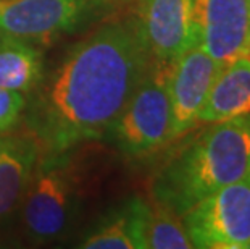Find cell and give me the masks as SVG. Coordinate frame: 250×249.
<instances>
[{
    "mask_svg": "<svg viewBox=\"0 0 250 249\" xmlns=\"http://www.w3.org/2000/svg\"><path fill=\"white\" fill-rule=\"evenodd\" d=\"M152 60L136 18L100 26L71 47L37 84L28 110L44 152L63 154L107 136Z\"/></svg>",
    "mask_w": 250,
    "mask_h": 249,
    "instance_id": "cell-1",
    "label": "cell"
},
{
    "mask_svg": "<svg viewBox=\"0 0 250 249\" xmlns=\"http://www.w3.org/2000/svg\"><path fill=\"white\" fill-rule=\"evenodd\" d=\"M250 173V113L211 123L158 175L155 198L178 215Z\"/></svg>",
    "mask_w": 250,
    "mask_h": 249,
    "instance_id": "cell-2",
    "label": "cell"
},
{
    "mask_svg": "<svg viewBox=\"0 0 250 249\" xmlns=\"http://www.w3.org/2000/svg\"><path fill=\"white\" fill-rule=\"evenodd\" d=\"M171 63L153 58L118 118L111 125L107 136L126 156L142 157L171 141Z\"/></svg>",
    "mask_w": 250,
    "mask_h": 249,
    "instance_id": "cell-3",
    "label": "cell"
},
{
    "mask_svg": "<svg viewBox=\"0 0 250 249\" xmlns=\"http://www.w3.org/2000/svg\"><path fill=\"white\" fill-rule=\"evenodd\" d=\"M76 178L63 154L37 160L21 204L26 230L37 241L65 233L76 210Z\"/></svg>",
    "mask_w": 250,
    "mask_h": 249,
    "instance_id": "cell-4",
    "label": "cell"
},
{
    "mask_svg": "<svg viewBox=\"0 0 250 249\" xmlns=\"http://www.w3.org/2000/svg\"><path fill=\"white\" fill-rule=\"evenodd\" d=\"M183 217L194 248L250 249V173L205 196Z\"/></svg>",
    "mask_w": 250,
    "mask_h": 249,
    "instance_id": "cell-5",
    "label": "cell"
},
{
    "mask_svg": "<svg viewBox=\"0 0 250 249\" xmlns=\"http://www.w3.org/2000/svg\"><path fill=\"white\" fill-rule=\"evenodd\" d=\"M195 44L226 67L250 52V0H192Z\"/></svg>",
    "mask_w": 250,
    "mask_h": 249,
    "instance_id": "cell-6",
    "label": "cell"
},
{
    "mask_svg": "<svg viewBox=\"0 0 250 249\" xmlns=\"http://www.w3.org/2000/svg\"><path fill=\"white\" fill-rule=\"evenodd\" d=\"M92 7V0H3L0 38L50 41L76 29Z\"/></svg>",
    "mask_w": 250,
    "mask_h": 249,
    "instance_id": "cell-7",
    "label": "cell"
},
{
    "mask_svg": "<svg viewBox=\"0 0 250 249\" xmlns=\"http://www.w3.org/2000/svg\"><path fill=\"white\" fill-rule=\"evenodd\" d=\"M221 68L199 45H192L171 63V139L184 136L197 125V116Z\"/></svg>",
    "mask_w": 250,
    "mask_h": 249,
    "instance_id": "cell-8",
    "label": "cell"
},
{
    "mask_svg": "<svg viewBox=\"0 0 250 249\" xmlns=\"http://www.w3.org/2000/svg\"><path fill=\"white\" fill-rule=\"evenodd\" d=\"M136 21L155 60L174 62L197 45L192 0H139Z\"/></svg>",
    "mask_w": 250,
    "mask_h": 249,
    "instance_id": "cell-9",
    "label": "cell"
},
{
    "mask_svg": "<svg viewBox=\"0 0 250 249\" xmlns=\"http://www.w3.org/2000/svg\"><path fill=\"white\" fill-rule=\"evenodd\" d=\"M250 113V52L221 68L202 105L197 123H218Z\"/></svg>",
    "mask_w": 250,
    "mask_h": 249,
    "instance_id": "cell-10",
    "label": "cell"
},
{
    "mask_svg": "<svg viewBox=\"0 0 250 249\" xmlns=\"http://www.w3.org/2000/svg\"><path fill=\"white\" fill-rule=\"evenodd\" d=\"M41 151L44 149L33 133L8 136L0 152V222L8 219L20 205Z\"/></svg>",
    "mask_w": 250,
    "mask_h": 249,
    "instance_id": "cell-11",
    "label": "cell"
},
{
    "mask_svg": "<svg viewBox=\"0 0 250 249\" xmlns=\"http://www.w3.org/2000/svg\"><path fill=\"white\" fill-rule=\"evenodd\" d=\"M150 205L131 199L83 241L86 249H146V226Z\"/></svg>",
    "mask_w": 250,
    "mask_h": 249,
    "instance_id": "cell-12",
    "label": "cell"
},
{
    "mask_svg": "<svg viewBox=\"0 0 250 249\" xmlns=\"http://www.w3.org/2000/svg\"><path fill=\"white\" fill-rule=\"evenodd\" d=\"M44 78L42 54L29 41L0 38V86L10 91L29 92Z\"/></svg>",
    "mask_w": 250,
    "mask_h": 249,
    "instance_id": "cell-13",
    "label": "cell"
},
{
    "mask_svg": "<svg viewBox=\"0 0 250 249\" xmlns=\"http://www.w3.org/2000/svg\"><path fill=\"white\" fill-rule=\"evenodd\" d=\"M146 245L153 249H190L192 241L184 228V224L178 219V214L168 205L157 201L148 214L146 226Z\"/></svg>",
    "mask_w": 250,
    "mask_h": 249,
    "instance_id": "cell-14",
    "label": "cell"
},
{
    "mask_svg": "<svg viewBox=\"0 0 250 249\" xmlns=\"http://www.w3.org/2000/svg\"><path fill=\"white\" fill-rule=\"evenodd\" d=\"M24 105L23 94L0 86V135L7 133L18 123Z\"/></svg>",
    "mask_w": 250,
    "mask_h": 249,
    "instance_id": "cell-15",
    "label": "cell"
},
{
    "mask_svg": "<svg viewBox=\"0 0 250 249\" xmlns=\"http://www.w3.org/2000/svg\"><path fill=\"white\" fill-rule=\"evenodd\" d=\"M7 141H8V136H2V135H0V152L3 151V147H5V144H7Z\"/></svg>",
    "mask_w": 250,
    "mask_h": 249,
    "instance_id": "cell-16",
    "label": "cell"
}]
</instances>
